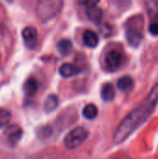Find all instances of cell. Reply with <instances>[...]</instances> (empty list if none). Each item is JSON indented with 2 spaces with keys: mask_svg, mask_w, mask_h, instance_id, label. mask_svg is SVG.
Instances as JSON below:
<instances>
[{
  "mask_svg": "<svg viewBox=\"0 0 158 159\" xmlns=\"http://www.w3.org/2000/svg\"><path fill=\"white\" fill-rule=\"evenodd\" d=\"M11 120V114L5 109L0 108V129L7 127Z\"/></svg>",
  "mask_w": 158,
  "mask_h": 159,
  "instance_id": "18",
  "label": "cell"
},
{
  "mask_svg": "<svg viewBox=\"0 0 158 159\" xmlns=\"http://www.w3.org/2000/svg\"><path fill=\"white\" fill-rule=\"evenodd\" d=\"M80 71L81 70L79 67H77L76 65H74L73 63H68V62L61 64L59 69L60 75L64 78H69L74 75H76L80 73Z\"/></svg>",
  "mask_w": 158,
  "mask_h": 159,
  "instance_id": "8",
  "label": "cell"
},
{
  "mask_svg": "<svg viewBox=\"0 0 158 159\" xmlns=\"http://www.w3.org/2000/svg\"><path fill=\"white\" fill-rule=\"evenodd\" d=\"M147 13L149 15L150 23H158V3L155 0L146 1Z\"/></svg>",
  "mask_w": 158,
  "mask_h": 159,
  "instance_id": "10",
  "label": "cell"
},
{
  "mask_svg": "<svg viewBox=\"0 0 158 159\" xmlns=\"http://www.w3.org/2000/svg\"><path fill=\"white\" fill-rule=\"evenodd\" d=\"M133 85H134L133 79L129 75H124V76L120 77L117 80V83H116V86H117L118 89L123 91V92L129 91L133 88Z\"/></svg>",
  "mask_w": 158,
  "mask_h": 159,
  "instance_id": "12",
  "label": "cell"
},
{
  "mask_svg": "<svg viewBox=\"0 0 158 159\" xmlns=\"http://www.w3.org/2000/svg\"><path fill=\"white\" fill-rule=\"evenodd\" d=\"M63 0H38L36 14L42 22H47L54 19L62 8Z\"/></svg>",
  "mask_w": 158,
  "mask_h": 159,
  "instance_id": "3",
  "label": "cell"
},
{
  "mask_svg": "<svg viewBox=\"0 0 158 159\" xmlns=\"http://www.w3.org/2000/svg\"><path fill=\"white\" fill-rule=\"evenodd\" d=\"M157 103L158 83L153 87L142 102L132 110L118 125L113 137L114 143L120 144L133 134L151 116Z\"/></svg>",
  "mask_w": 158,
  "mask_h": 159,
  "instance_id": "1",
  "label": "cell"
},
{
  "mask_svg": "<svg viewBox=\"0 0 158 159\" xmlns=\"http://www.w3.org/2000/svg\"><path fill=\"white\" fill-rule=\"evenodd\" d=\"M101 97L103 102H112L115 97V90L111 83H106L102 86L101 90Z\"/></svg>",
  "mask_w": 158,
  "mask_h": 159,
  "instance_id": "11",
  "label": "cell"
},
{
  "mask_svg": "<svg viewBox=\"0 0 158 159\" xmlns=\"http://www.w3.org/2000/svg\"><path fill=\"white\" fill-rule=\"evenodd\" d=\"M144 20L142 15H135L126 23V39L134 48L140 46L143 39Z\"/></svg>",
  "mask_w": 158,
  "mask_h": 159,
  "instance_id": "2",
  "label": "cell"
},
{
  "mask_svg": "<svg viewBox=\"0 0 158 159\" xmlns=\"http://www.w3.org/2000/svg\"><path fill=\"white\" fill-rule=\"evenodd\" d=\"M124 55L121 51L117 49H111L106 53L104 62L109 70L115 71L122 66L124 63Z\"/></svg>",
  "mask_w": 158,
  "mask_h": 159,
  "instance_id": "5",
  "label": "cell"
},
{
  "mask_svg": "<svg viewBox=\"0 0 158 159\" xmlns=\"http://www.w3.org/2000/svg\"><path fill=\"white\" fill-rule=\"evenodd\" d=\"M83 42L88 48H96L99 44L98 34L92 30H86L83 34Z\"/></svg>",
  "mask_w": 158,
  "mask_h": 159,
  "instance_id": "9",
  "label": "cell"
},
{
  "mask_svg": "<svg viewBox=\"0 0 158 159\" xmlns=\"http://www.w3.org/2000/svg\"><path fill=\"white\" fill-rule=\"evenodd\" d=\"M86 14H87V17L94 21V22H100L102 18V11L100 7H98L97 6L95 7H87V10H86Z\"/></svg>",
  "mask_w": 158,
  "mask_h": 159,
  "instance_id": "14",
  "label": "cell"
},
{
  "mask_svg": "<svg viewBox=\"0 0 158 159\" xmlns=\"http://www.w3.org/2000/svg\"><path fill=\"white\" fill-rule=\"evenodd\" d=\"M57 49L61 56H67L73 49V44L69 39H61L57 44Z\"/></svg>",
  "mask_w": 158,
  "mask_h": 159,
  "instance_id": "15",
  "label": "cell"
},
{
  "mask_svg": "<svg viewBox=\"0 0 158 159\" xmlns=\"http://www.w3.org/2000/svg\"><path fill=\"white\" fill-rule=\"evenodd\" d=\"M101 0H77V2L86 7H95L100 3Z\"/></svg>",
  "mask_w": 158,
  "mask_h": 159,
  "instance_id": "19",
  "label": "cell"
},
{
  "mask_svg": "<svg viewBox=\"0 0 158 159\" xmlns=\"http://www.w3.org/2000/svg\"><path fill=\"white\" fill-rule=\"evenodd\" d=\"M88 136V132L85 128L76 127L65 136L64 144L68 149H75L87 140Z\"/></svg>",
  "mask_w": 158,
  "mask_h": 159,
  "instance_id": "4",
  "label": "cell"
},
{
  "mask_svg": "<svg viewBox=\"0 0 158 159\" xmlns=\"http://www.w3.org/2000/svg\"><path fill=\"white\" fill-rule=\"evenodd\" d=\"M149 32L152 35L158 36V23H150Z\"/></svg>",
  "mask_w": 158,
  "mask_h": 159,
  "instance_id": "20",
  "label": "cell"
},
{
  "mask_svg": "<svg viewBox=\"0 0 158 159\" xmlns=\"http://www.w3.org/2000/svg\"><path fill=\"white\" fill-rule=\"evenodd\" d=\"M59 105V99L56 95H48L44 102V110L47 113H51L56 110Z\"/></svg>",
  "mask_w": 158,
  "mask_h": 159,
  "instance_id": "16",
  "label": "cell"
},
{
  "mask_svg": "<svg viewBox=\"0 0 158 159\" xmlns=\"http://www.w3.org/2000/svg\"><path fill=\"white\" fill-rule=\"evenodd\" d=\"M24 92L27 96H34L38 90V82L34 77H30L26 80L23 86Z\"/></svg>",
  "mask_w": 158,
  "mask_h": 159,
  "instance_id": "13",
  "label": "cell"
},
{
  "mask_svg": "<svg viewBox=\"0 0 158 159\" xmlns=\"http://www.w3.org/2000/svg\"><path fill=\"white\" fill-rule=\"evenodd\" d=\"M4 134L8 143L14 146L20 141L22 136V129L18 125H10L5 129Z\"/></svg>",
  "mask_w": 158,
  "mask_h": 159,
  "instance_id": "7",
  "label": "cell"
},
{
  "mask_svg": "<svg viewBox=\"0 0 158 159\" xmlns=\"http://www.w3.org/2000/svg\"><path fill=\"white\" fill-rule=\"evenodd\" d=\"M23 42L25 46L30 48L34 49L38 43V33L35 27L34 26H27L22 30L21 33Z\"/></svg>",
  "mask_w": 158,
  "mask_h": 159,
  "instance_id": "6",
  "label": "cell"
},
{
  "mask_svg": "<svg viewBox=\"0 0 158 159\" xmlns=\"http://www.w3.org/2000/svg\"><path fill=\"white\" fill-rule=\"evenodd\" d=\"M98 112H99V111H98L97 106H96L95 104H93V103H89V104H87V105L84 107L82 114H83V116H84L86 119H88V120H92V119H94V118L97 117Z\"/></svg>",
  "mask_w": 158,
  "mask_h": 159,
  "instance_id": "17",
  "label": "cell"
}]
</instances>
